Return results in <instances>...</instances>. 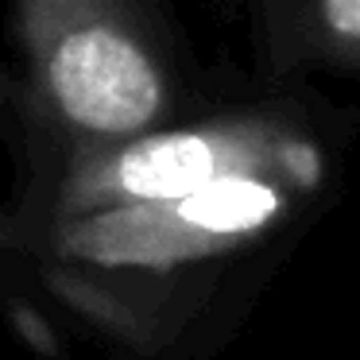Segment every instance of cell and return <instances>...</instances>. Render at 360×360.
<instances>
[{
  "label": "cell",
  "mask_w": 360,
  "mask_h": 360,
  "mask_svg": "<svg viewBox=\"0 0 360 360\" xmlns=\"http://www.w3.org/2000/svg\"><path fill=\"white\" fill-rule=\"evenodd\" d=\"M244 174H287L326 186V148L290 109H240L117 148H74L43 182V233L128 205L179 202Z\"/></svg>",
  "instance_id": "obj_1"
},
{
  "label": "cell",
  "mask_w": 360,
  "mask_h": 360,
  "mask_svg": "<svg viewBox=\"0 0 360 360\" xmlns=\"http://www.w3.org/2000/svg\"><path fill=\"white\" fill-rule=\"evenodd\" d=\"M318 182L287 174H244L179 202L128 205L51 229L47 252L63 264V287L101 275L159 279L167 271L213 267L252 252L290 225Z\"/></svg>",
  "instance_id": "obj_3"
},
{
  "label": "cell",
  "mask_w": 360,
  "mask_h": 360,
  "mask_svg": "<svg viewBox=\"0 0 360 360\" xmlns=\"http://www.w3.org/2000/svg\"><path fill=\"white\" fill-rule=\"evenodd\" d=\"M279 16L290 24V32H271L279 58H337L360 66V0H321L310 8H287Z\"/></svg>",
  "instance_id": "obj_4"
},
{
  "label": "cell",
  "mask_w": 360,
  "mask_h": 360,
  "mask_svg": "<svg viewBox=\"0 0 360 360\" xmlns=\"http://www.w3.org/2000/svg\"><path fill=\"white\" fill-rule=\"evenodd\" d=\"M20 39L35 70V97L74 148H117L163 132L174 105L163 43L136 8L43 0L20 8Z\"/></svg>",
  "instance_id": "obj_2"
}]
</instances>
